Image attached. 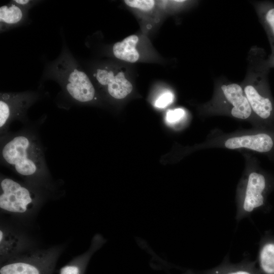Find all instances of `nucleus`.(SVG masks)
<instances>
[{
	"instance_id": "obj_17",
	"label": "nucleus",
	"mask_w": 274,
	"mask_h": 274,
	"mask_svg": "<svg viewBox=\"0 0 274 274\" xmlns=\"http://www.w3.org/2000/svg\"><path fill=\"white\" fill-rule=\"evenodd\" d=\"M185 114V111L181 108L170 110L166 114V119L169 123H176L181 120Z\"/></svg>"
},
{
	"instance_id": "obj_2",
	"label": "nucleus",
	"mask_w": 274,
	"mask_h": 274,
	"mask_svg": "<svg viewBox=\"0 0 274 274\" xmlns=\"http://www.w3.org/2000/svg\"><path fill=\"white\" fill-rule=\"evenodd\" d=\"M44 76L58 83L76 104H87L95 97V90L89 78L65 47L58 57L48 64Z\"/></svg>"
},
{
	"instance_id": "obj_21",
	"label": "nucleus",
	"mask_w": 274,
	"mask_h": 274,
	"mask_svg": "<svg viewBox=\"0 0 274 274\" xmlns=\"http://www.w3.org/2000/svg\"><path fill=\"white\" fill-rule=\"evenodd\" d=\"M269 62L270 63H272L273 64H274V53L272 55L271 58L270 59Z\"/></svg>"
},
{
	"instance_id": "obj_18",
	"label": "nucleus",
	"mask_w": 274,
	"mask_h": 274,
	"mask_svg": "<svg viewBox=\"0 0 274 274\" xmlns=\"http://www.w3.org/2000/svg\"><path fill=\"white\" fill-rule=\"evenodd\" d=\"M173 99V94L170 91H167L156 100L155 106L158 108H163L171 104Z\"/></svg>"
},
{
	"instance_id": "obj_13",
	"label": "nucleus",
	"mask_w": 274,
	"mask_h": 274,
	"mask_svg": "<svg viewBox=\"0 0 274 274\" xmlns=\"http://www.w3.org/2000/svg\"><path fill=\"white\" fill-rule=\"evenodd\" d=\"M139 38L136 35H131L122 41L116 43L113 47L114 56L121 60L129 62H135L139 58V54L135 49Z\"/></svg>"
},
{
	"instance_id": "obj_19",
	"label": "nucleus",
	"mask_w": 274,
	"mask_h": 274,
	"mask_svg": "<svg viewBox=\"0 0 274 274\" xmlns=\"http://www.w3.org/2000/svg\"><path fill=\"white\" fill-rule=\"evenodd\" d=\"M13 2L24 8L30 9L34 5L35 1L29 0H14Z\"/></svg>"
},
{
	"instance_id": "obj_6",
	"label": "nucleus",
	"mask_w": 274,
	"mask_h": 274,
	"mask_svg": "<svg viewBox=\"0 0 274 274\" xmlns=\"http://www.w3.org/2000/svg\"><path fill=\"white\" fill-rule=\"evenodd\" d=\"M0 207L14 213H23L32 202L29 190L15 180L5 178L1 181Z\"/></svg>"
},
{
	"instance_id": "obj_3",
	"label": "nucleus",
	"mask_w": 274,
	"mask_h": 274,
	"mask_svg": "<svg viewBox=\"0 0 274 274\" xmlns=\"http://www.w3.org/2000/svg\"><path fill=\"white\" fill-rule=\"evenodd\" d=\"M268 181L262 174L250 172L241 182L237 193L235 219L239 221L266 206Z\"/></svg>"
},
{
	"instance_id": "obj_20",
	"label": "nucleus",
	"mask_w": 274,
	"mask_h": 274,
	"mask_svg": "<svg viewBox=\"0 0 274 274\" xmlns=\"http://www.w3.org/2000/svg\"><path fill=\"white\" fill-rule=\"evenodd\" d=\"M182 274H198L197 272H195L192 270L188 269L184 272Z\"/></svg>"
},
{
	"instance_id": "obj_1",
	"label": "nucleus",
	"mask_w": 274,
	"mask_h": 274,
	"mask_svg": "<svg viewBox=\"0 0 274 274\" xmlns=\"http://www.w3.org/2000/svg\"><path fill=\"white\" fill-rule=\"evenodd\" d=\"M1 163L26 178L47 173L44 150L39 136L29 129L1 137Z\"/></svg>"
},
{
	"instance_id": "obj_9",
	"label": "nucleus",
	"mask_w": 274,
	"mask_h": 274,
	"mask_svg": "<svg viewBox=\"0 0 274 274\" xmlns=\"http://www.w3.org/2000/svg\"><path fill=\"white\" fill-rule=\"evenodd\" d=\"M241 85L253 114L262 120L269 118L272 114L273 107L265 90L245 83Z\"/></svg>"
},
{
	"instance_id": "obj_22",
	"label": "nucleus",
	"mask_w": 274,
	"mask_h": 274,
	"mask_svg": "<svg viewBox=\"0 0 274 274\" xmlns=\"http://www.w3.org/2000/svg\"><path fill=\"white\" fill-rule=\"evenodd\" d=\"M0 240H1V242L2 241V237H3V233H2V231H0Z\"/></svg>"
},
{
	"instance_id": "obj_7",
	"label": "nucleus",
	"mask_w": 274,
	"mask_h": 274,
	"mask_svg": "<svg viewBox=\"0 0 274 274\" xmlns=\"http://www.w3.org/2000/svg\"><path fill=\"white\" fill-rule=\"evenodd\" d=\"M94 76L98 83L107 86L108 93L114 98L122 99L132 90V84L122 72L115 75L111 70L98 68Z\"/></svg>"
},
{
	"instance_id": "obj_5",
	"label": "nucleus",
	"mask_w": 274,
	"mask_h": 274,
	"mask_svg": "<svg viewBox=\"0 0 274 274\" xmlns=\"http://www.w3.org/2000/svg\"><path fill=\"white\" fill-rule=\"evenodd\" d=\"M39 96L38 93L32 91L1 93V137L8 133L10 125L14 120H23L27 109L39 99Z\"/></svg>"
},
{
	"instance_id": "obj_14",
	"label": "nucleus",
	"mask_w": 274,
	"mask_h": 274,
	"mask_svg": "<svg viewBox=\"0 0 274 274\" xmlns=\"http://www.w3.org/2000/svg\"><path fill=\"white\" fill-rule=\"evenodd\" d=\"M33 263L26 262H15L2 266L1 274H42V271Z\"/></svg>"
},
{
	"instance_id": "obj_11",
	"label": "nucleus",
	"mask_w": 274,
	"mask_h": 274,
	"mask_svg": "<svg viewBox=\"0 0 274 274\" xmlns=\"http://www.w3.org/2000/svg\"><path fill=\"white\" fill-rule=\"evenodd\" d=\"M29 9L11 2L0 8L1 31L18 26L26 19Z\"/></svg>"
},
{
	"instance_id": "obj_10",
	"label": "nucleus",
	"mask_w": 274,
	"mask_h": 274,
	"mask_svg": "<svg viewBox=\"0 0 274 274\" xmlns=\"http://www.w3.org/2000/svg\"><path fill=\"white\" fill-rule=\"evenodd\" d=\"M257 261L244 259L239 263L229 261L228 256L218 265L205 270L197 272L198 274H261L256 266Z\"/></svg>"
},
{
	"instance_id": "obj_15",
	"label": "nucleus",
	"mask_w": 274,
	"mask_h": 274,
	"mask_svg": "<svg viewBox=\"0 0 274 274\" xmlns=\"http://www.w3.org/2000/svg\"><path fill=\"white\" fill-rule=\"evenodd\" d=\"M256 10L274 44V6L263 8L259 6L256 7Z\"/></svg>"
},
{
	"instance_id": "obj_12",
	"label": "nucleus",
	"mask_w": 274,
	"mask_h": 274,
	"mask_svg": "<svg viewBox=\"0 0 274 274\" xmlns=\"http://www.w3.org/2000/svg\"><path fill=\"white\" fill-rule=\"evenodd\" d=\"M257 261L261 274H274V234L267 232L261 238Z\"/></svg>"
},
{
	"instance_id": "obj_8",
	"label": "nucleus",
	"mask_w": 274,
	"mask_h": 274,
	"mask_svg": "<svg viewBox=\"0 0 274 274\" xmlns=\"http://www.w3.org/2000/svg\"><path fill=\"white\" fill-rule=\"evenodd\" d=\"M224 146L229 149L246 148L260 153L270 151L273 146L271 137L264 133L233 136L227 139Z\"/></svg>"
},
{
	"instance_id": "obj_4",
	"label": "nucleus",
	"mask_w": 274,
	"mask_h": 274,
	"mask_svg": "<svg viewBox=\"0 0 274 274\" xmlns=\"http://www.w3.org/2000/svg\"><path fill=\"white\" fill-rule=\"evenodd\" d=\"M215 94L211 102L212 109L226 112L232 117L246 120L253 112L241 84L219 79L216 83Z\"/></svg>"
},
{
	"instance_id": "obj_16",
	"label": "nucleus",
	"mask_w": 274,
	"mask_h": 274,
	"mask_svg": "<svg viewBox=\"0 0 274 274\" xmlns=\"http://www.w3.org/2000/svg\"><path fill=\"white\" fill-rule=\"evenodd\" d=\"M124 2L129 7L143 10H151L155 4V1L153 0H125Z\"/></svg>"
}]
</instances>
